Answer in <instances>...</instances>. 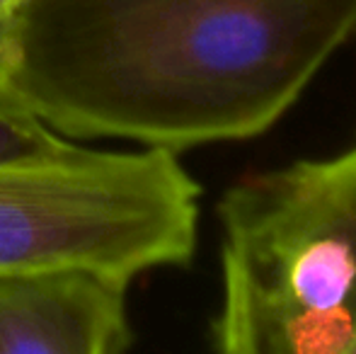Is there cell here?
<instances>
[{
	"instance_id": "cell-1",
	"label": "cell",
	"mask_w": 356,
	"mask_h": 354,
	"mask_svg": "<svg viewBox=\"0 0 356 354\" xmlns=\"http://www.w3.org/2000/svg\"><path fill=\"white\" fill-rule=\"evenodd\" d=\"M356 32V0H22L5 88L73 141L182 153L267 131Z\"/></svg>"
},
{
	"instance_id": "cell-2",
	"label": "cell",
	"mask_w": 356,
	"mask_h": 354,
	"mask_svg": "<svg viewBox=\"0 0 356 354\" xmlns=\"http://www.w3.org/2000/svg\"><path fill=\"white\" fill-rule=\"evenodd\" d=\"M223 354H352L356 148L235 182L218 202Z\"/></svg>"
},
{
	"instance_id": "cell-3",
	"label": "cell",
	"mask_w": 356,
	"mask_h": 354,
	"mask_svg": "<svg viewBox=\"0 0 356 354\" xmlns=\"http://www.w3.org/2000/svg\"><path fill=\"white\" fill-rule=\"evenodd\" d=\"M165 148L99 151L0 166V274L90 267L131 284L197 250L202 187Z\"/></svg>"
},
{
	"instance_id": "cell-4",
	"label": "cell",
	"mask_w": 356,
	"mask_h": 354,
	"mask_svg": "<svg viewBox=\"0 0 356 354\" xmlns=\"http://www.w3.org/2000/svg\"><path fill=\"white\" fill-rule=\"evenodd\" d=\"M129 282L90 267L0 274V354H119L134 345Z\"/></svg>"
},
{
	"instance_id": "cell-5",
	"label": "cell",
	"mask_w": 356,
	"mask_h": 354,
	"mask_svg": "<svg viewBox=\"0 0 356 354\" xmlns=\"http://www.w3.org/2000/svg\"><path fill=\"white\" fill-rule=\"evenodd\" d=\"M75 143L78 141L54 131L22 99L0 86V166L61 156Z\"/></svg>"
},
{
	"instance_id": "cell-6",
	"label": "cell",
	"mask_w": 356,
	"mask_h": 354,
	"mask_svg": "<svg viewBox=\"0 0 356 354\" xmlns=\"http://www.w3.org/2000/svg\"><path fill=\"white\" fill-rule=\"evenodd\" d=\"M8 39H10V15L0 13V86H5V68H8Z\"/></svg>"
},
{
	"instance_id": "cell-7",
	"label": "cell",
	"mask_w": 356,
	"mask_h": 354,
	"mask_svg": "<svg viewBox=\"0 0 356 354\" xmlns=\"http://www.w3.org/2000/svg\"><path fill=\"white\" fill-rule=\"evenodd\" d=\"M19 3H22V0H0V13H3V15H10L15 8H17Z\"/></svg>"
},
{
	"instance_id": "cell-8",
	"label": "cell",
	"mask_w": 356,
	"mask_h": 354,
	"mask_svg": "<svg viewBox=\"0 0 356 354\" xmlns=\"http://www.w3.org/2000/svg\"><path fill=\"white\" fill-rule=\"evenodd\" d=\"M352 354H356V345H354V352H352Z\"/></svg>"
}]
</instances>
